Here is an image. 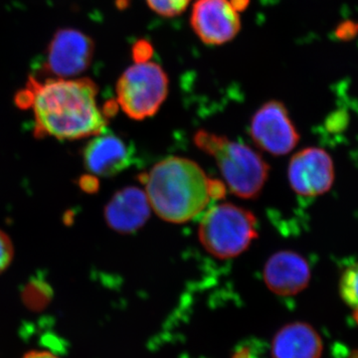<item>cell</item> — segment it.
I'll return each instance as SVG.
<instances>
[{
  "label": "cell",
  "mask_w": 358,
  "mask_h": 358,
  "mask_svg": "<svg viewBox=\"0 0 358 358\" xmlns=\"http://www.w3.org/2000/svg\"><path fill=\"white\" fill-rule=\"evenodd\" d=\"M98 87L91 79H47L31 77L16 96L22 109L34 112V136L61 141L98 136L107 128L108 119L96 102Z\"/></svg>",
  "instance_id": "6da1fadb"
},
{
  "label": "cell",
  "mask_w": 358,
  "mask_h": 358,
  "mask_svg": "<svg viewBox=\"0 0 358 358\" xmlns=\"http://www.w3.org/2000/svg\"><path fill=\"white\" fill-rule=\"evenodd\" d=\"M152 210L166 222L185 223L225 195V185L209 178L192 160L171 157L141 176Z\"/></svg>",
  "instance_id": "7a4b0ae2"
},
{
  "label": "cell",
  "mask_w": 358,
  "mask_h": 358,
  "mask_svg": "<svg viewBox=\"0 0 358 358\" xmlns=\"http://www.w3.org/2000/svg\"><path fill=\"white\" fill-rule=\"evenodd\" d=\"M194 143L215 159L230 192L244 199H254L262 192L270 166L248 145L230 141L226 136L197 131Z\"/></svg>",
  "instance_id": "3957f363"
},
{
  "label": "cell",
  "mask_w": 358,
  "mask_h": 358,
  "mask_svg": "<svg viewBox=\"0 0 358 358\" xmlns=\"http://www.w3.org/2000/svg\"><path fill=\"white\" fill-rule=\"evenodd\" d=\"M257 226L256 216L251 211L232 203L215 205L201 219L199 241L216 258H234L258 237Z\"/></svg>",
  "instance_id": "277c9868"
},
{
  "label": "cell",
  "mask_w": 358,
  "mask_h": 358,
  "mask_svg": "<svg viewBox=\"0 0 358 358\" xmlns=\"http://www.w3.org/2000/svg\"><path fill=\"white\" fill-rule=\"evenodd\" d=\"M169 93L166 72L154 62H141L128 68L117 84V105L131 119H148L159 112Z\"/></svg>",
  "instance_id": "5b68a950"
},
{
  "label": "cell",
  "mask_w": 358,
  "mask_h": 358,
  "mask_svg": "<svg viewBox=\"0 0 358 358\" xmlns=\"http://www.w3.org/2000/svg\"><path fill=\"white\" fill-rule=\"evenodd\" d=\"M94 52L95 44L84 32L74 28L59 29L47 49L45 73L58 79L78 76L91 65Z\"/></svg>",
  "instance_id": "8992f818"
},
{
  "label": "cell",
  "mask_w": 358,
  "mask_h": 358,
  "mask_svg": "<svg viewBox=\"0 0 358 358\" xmlns=\"http://www.w3.org/2000/svg\"><path fill=\"white\" fill-rule=\"evenodd\" d=\"M250 134L257 147L274 155L289 154L300 141V134L288 110L278 101L266 103L257 110L250 124Z\"/></svg>",
  "instance_id": "52a82bcc"
},
{
  "label": "cell",
  "mask_w": 358,
  "mask_h": 358,
  "mask_svg": "<svg viewBox=\"0 0 358 358\" xmlns=\"http://www.w3.org/2000/svg\"><path fill=\"white\" fill-rule=\"evenodd\" d=\"M288 178L294 192L301 196L324 194L333 187L336 178L334 160L322 148H305L292 157Z\"/></svg>",
  "instance_id": "ba28073f"
},
{
  "label": "cell",
  "mask_w": 358,
  "mask_h": 358,
  "mask_svg": "<svg viewBox=\"0 0 358 358\" xmlns=\"http://www.w3.org/2000/svg\"><path fill=\"white\" fill-rule=\"evenodd\" d=\"M192 25L204 43L221 45L236 36L241 23L228 0H199L193 6Z\"/></svg>",
  "instance_id": "9c48e42d"
},
{
  "label": "cell",
  "mask_w": 358,
  "mask_h": 358,
  "mask_svg": "<svg viewBox=\"0 0 358 358\" xmlns=\"http://www.w3.org/2000/svg\"><path fill=\"white\" fill-rule=\"evenodd\" d=\"M83 160L93 176L108 178L117 176L133 164L134 150L122 136L103 131L84 148Z\"/></svg>",
  "instance_id": "30bf717a"
},
{
  "label": "cell",
  "mask_w": 358,
  "mask_h": 358,
  "mask_svg": "<svg viewBox=\"0 0 358 358\" xmlns=\"http://www.w3.org/2000/svg\"><path fill=\"white\" fill-rule=\"evenodd\" d=\"M264 282L272 293L281 296H296L310 281L308 261L294 251H280L268 258L264 267Z\"/></svg>",
  "instance_id": "8fae6325"
},
{
  "label": "cell",
  "mask_w": 358,
  "mask_h": 358,
  "mask_svg": "<svg viewBox=\"0 0 358 358\" xmlns=\"http://www.w3.org/2000/svg\"><path fill=\"white\" fill-rule=\"evenodd\" d=\"M150 208L145 192L136 186H129L115 193L106 205L103 214L110 229L131 234L147 223Z\"/></svg>",
  "instance_id": "7c38bea8"
},
{
  "label": "cell",
  "mask_w": 358,
  "mask_h": 358,
  "mask_svg": "<svg viewBox=\"0 0 358 358\" xmlns=\"http://www.w3.org/2000/svg\"><path fill=\"white\" fill-rule=\"evenodd\" d=\"M322 338L312 326L296 322L279 329L271 345L272 358H320Z\"/></svg>",
  "instance_id": "4fadbf2b"
},
{
  "label": "cell",
  "mask_w": 358,
  "mask_h": 358,
  "mask_svg": "<svg viewBox=\"0 0 358 358\" xmlns=\"http://www.w3.org/2000/svg\"><path fill=\"white\" fill-rule=\"evenodd\" d=\"M339 294L346 305L358 310V263L343 271L339 280Z\"/></svg>",
  "instance_id": "5bb4252c"
},
{
  "label": "cell",
  "mask_w": 358,
  "mask_h": 358,
  "mask_svg": "<svg viewBox=\"0 0 358 358\" xmlns=\"http://www.w3.org/2000/svg\"><path fill=\"white\" fill-rule=\"evenodd\" d=\"M23 301L31 308H42L48 303L52 296L49 285L42 279H32L24 287Z\"/></svg>",
  "instance_id": "9a60e30c"
},
{
  "label": "cell",
  "mask_w": 358,
  "mask_h": 358,
  "mask_svg": "<svg viewBox=\"0 0 358 358\" xmlns=\"http://www.w3.org/2000/svg\"><path fill=\"white\" fill-rule=\"evenodd\" d=\"M148 6L166 17L179 15L187 8L190 0H147Z\"/></svg>",
  "instance_id": "2e32d148"
},
{
  "label": "cell",
  "mask_w": 358,
  "mask_h": 358,
  "mask_svg": "<svg viewBox=\"0 0 358 358\" xmlns=\"http://www.w3.org/2000/svg\"><path fill=\"white\" fill-rule=\"evenodd\" d=\"M14 248L10 238L0 230V274L8 268L13 262Z\"/></svg>",
  "instance_id": "e0dca14e"
},
{
  "label": "cell",
  "mask_w": 358,
  "mask_h": 358,
  "mask_svg": "<svg viewBox=\"0 0 358 358\" xmlns=\"http://www.w3.org/2000/svg\"><path fill=\"white\" fill-rule=\"evenodd\" d=\"M358 34V23L345 21L336 28V35L341 40H350Z\"/></svg>",
  "instance_id": "ac0fdd59"
},
{
  "label": "cell",
  "mask_w": 358,
  "mask_h": 358,
  "mask_svg": "<svg viewBox=\"0 0 358 358\" xmlns=\"http://www.w3.org/2000/svg\"><path fill=\"white\" fill-rule=\"evenodd\" d=\"M152 47L147 42L141 41L136 43L134 48V57L136 63L148 62L152 56Z\"/></svg>",
  "instance_id": "d6986e66"
},
{
  "label": "cell",
  "mask_w": 358,
  "mask_h": 358,
  "mask_svg": "<svg viewBox=\"0 0 358 358\" xmlns=\"http://www.w3.org/2000/svg\"><path fill=\"white\" fill-rule=\"evenodd\" d=\"M79 185L80 188L85 192L95 193L98 192L100 183H99L98 178H96V176L89 174V176H84L80 178Z\"/></svg>",
  "instance_id": "ffe728a7"
},
{
  "label": "cell",
  "mask_w": 358,
  "mask_h": 358,
  "mask_svg": "<svg viewBox=\"0 0 358 358\" xmlns=\"http://www.w3.org/2000/svg\"><path fill=\"white\" fill-rule=\"evenodd\" d=\"M22 358H59L54 353L46 352V350H32L26 353Z\"/></svg>",
  "instance_id": "44dd1931"
},
{
  "label": "cell",
  "mask_w": 358,
  "mask_h": 358,
  "mask_svg": "<svg viewBox=\"0 0 358 358\" xmlns=\"http://www.w3.org/2000/svg\"><path fill=\"white\" fill-rule=\"evenodd\" d=\"M230 3L236 10H243L248 4V0H231Z\"/></svg>",
  "instance_id": "7402d4cb"
},
{
  "label": "cell",
  "mask_w": 358,
  "mask_h": 358,
  "mask_svg": "<svg viewBox=\"0 0 358 358\" xmlns=\"http://www.w3.org/2000/svg\"><path fill=\"white\" fill-rule=\"evenodd\" d=\"M350 358H358V350H353V352L350 353Z\"/></svg>",
  "instance_id": "603a6c76"
}]
</instances>
